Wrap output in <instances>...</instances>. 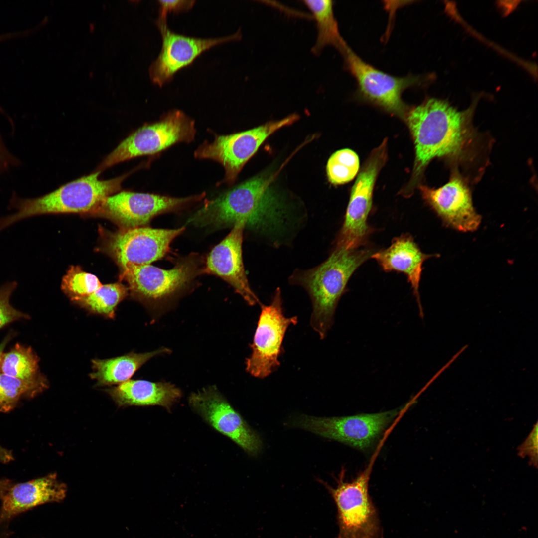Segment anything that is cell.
I'll return each mask as SVG.
<instances>
[{
	"mask_svg": "<svg viewBox=\"0 0 538 538\" xmlns=\"http://www.w3.org/2000/svg\"><path fill=\"white\" fill-rule=\"evenodd\" d=\"M473 109L459 111L446 100L430 98L408 112L415 149L414 181L434 158L456 167L475 161L482 136L472 124Z\"/></svg>",
	"mask_w": 538,
	"mask_h": 538,
	"instance_id": "obj_1",
	"label": "cell"
},
{
	"mask_svg": "<svg viewBox=\"0 0 538 538\" xmlns=\"http://www.w3.org/2000/svg\"><path fill=\"white\" fill-rule=\"evenodd\" d=\"M274 177L259 175L232 188L207 201L187 223L220 228L243 220L255 229L275 228L282 221L284 207L271 187Z\"/></svg>",
	"mask_w": 538,
	"mask_h": 538,
	"instance_id": "obj_2",
	"label": "cell"
},
{
	"mask_svg": "<svg viewBox=\"0 0 538 538\" xmlns=\"http://www.w3.org/2000/svg\"><path fill=\"white\" fill-rule=\"evenodd\" d=\"M374 253L371 248L351 249L336 245L323 263L293 274L291 280L303 286L310 297V323L320 339L326 337L333 324L338 302L350 278Z\"/></svg>",
	"mask_w": 538,
	"mask_h": 538,
	"instance_id": "obj_3",
	"label": "cell"
},
{
	"mask_svg": "<svg viewBox=\"0 0 538 538\" xmlns=\"http://www.w3.org/2000/svg\"><path fill=\"white\" fill-rule=\"evenodd\" d=\"M100 173L94 171L36 198H22L13 194L9 205L15 212L0 218V232L14 223L35 216L93 212L107 197L121 189L122 182L130 174L101 180L99 178Z\"/></svg>",
	"mask_w": 538,
	"mask_h": 538,
	"instance_id": "obj_4",
	"label": "cell"
},
{
	"mask_svg": "<svg viewBox=\"0 0 538 538\" xmlns=\"http://www.w3.org/2000/svg\"><path fill=\"white\" fill-rule=\"evenodd\" d=\"M195 121L179 110H173L156 122L143 125L122 141L95 171L103 170L135 157L159 153L177 143L192 141L196 134Z\"/></svg>",
	"mask_w": 538,
	"mask_h": 538,
	"instance_id": "obj_5",
	"label": "cell"
},
{
	"mask_svg": "<svg viewBox=\"0 0 538 538\" xmlns=\"http://www.w3.org/2000/svg\"><path fill=\"white\" fill-rule=\"evenodd\" d=\"M344 471L333 488L318 479L328 490L336 504L339 531L336 538H383L379 516L368 491L369 470L351 481H344Z\"/></svg>",
	"mask_w": 538,
	"mask_h": 538,
	"instance_id": "obj_6",
	"label": "cell"
},
{
	"mask_svg": "<svg viewBox=\"0 0 538 538\" xmlns=\"http://www.w3.org/2000/svg\"><path fill=\"white\" fill-rule=\"evenodd\" d=\"M296 114L283 119L269 121L245 131L229 135H216L211 143L204 142L194 152L198 159H211L224 168V179L220 182L233 183L246 163L257 152L265 140L276 131L297 121Z\"/></svg>",
	"mask_w": 538,
	"mask_h": 538,
	"instance_id": "obj_7",
	"label": "cell"
},
{
	"mask_svg": "<svg viewBox=\"0 0 538 538\" xmlns=\"http://www.w3.org/2000/svg\"><path fill=\"white\" fill-rule=\"evenodd\" d=\"M298 322L297 316L287 317L284 314L280 288L274 293L269 305H261L256 329L250 345L251 353L246 359V370L251 376L264 379L280 366L283 353V341L291 325Z\"/></svg>",
	"mask_w": 538,
	"mask_h": 538,
	"instance_id": "obj_8",
	"label": "cell"
},
{
	"mask_svg": "<svg viewBox=\"0 0 538 538\" xmlns=\"http://www.w3.org/2000/svg\"><path fill=\"white\" fill-rule=\"evenodd\" d=\"M399 412L397 409L332 417L300 415L294 419L292 423L295 427L321 437L366 450L372 446Z\"/></svg>",
	"mask_w": 538,
	"mask_h": 538,
	"instance_id": "obj_9",
	"label": "cell"
},
{
	"mask_svg": "<svg viewBox=\"0 0 538 538\" xmlns=\"http://www.w3.org/2000/svg\"><path fill=\"white\" fill-rule=\"evenodd\" d=\"M188 403L193 410L215 430L227 436L252 456L261 451L262 441L215 386L191 394Z\"/></svg>",
	"mask_w": 538,
	"mask_h": 538,
	"instance_id": "obj_10",
	"label": "cell"
},
{
	"mask_svg": "<svg viewBox=\"0 0 538 538\" xmlns=\"http://www.w3.org/2000/svg\"><path fill=\"white\" fill-rule=\"evenodd\" d=\"M386 145L385 140L372 152L356 179L337 239V245L351 249L361 247L370 233L367 219L372 207L375 182L387 159Z\"/></svg>",
	"mask_w": 538,
	"mask_h": 538,
	"instance_id": "obj_11",
	"label": "cell"
},
{
	"mask_svg": "<svg viewBox=\"0 0 538 538\" xmlns=\"http://www.w3.org/2000/svg\"><path fill=\"white\" fill-rule=\"evenodd\" d=\"M197 269L196 263L188 259L170 269L150 264L129 265L122 269V276L134 298L155 308L186 287Z\"/></svg>",
	"mask_w": 538,
	"mask_h": 538,
	"instance_id": "obj_12",
	"label": "cell"
},
{
	"mask_svg": "<svg viewBox=\"0 0 538 538\" xmlns=\"http://www.w3.org/2000/svg\"><path fill=\"white\" fill-rule=\"evenodd\" d=\"M205 195V193H202L176 198L123 191L107 197L93 213L111 219L122 229L133 228L146 224L159 214L200 201Z\"/></svg>",
	"mask_w": 538,
	"mask_h": 538,
	"instance_id": "obj_13",
	"label": "cell"
},
{
	"mask_svg": "<svg viewBox=\"0 0 538 538\" xmlns=\"http://www.w3.org/2000/svg\"><path fill=\"white\" fill-rule=\"evenodd\" d=\"M341 52L347 69L357 82V92L361 97L391 112L403 113L405 108L402 94L421 83L420 76L398 77L388 74L366 63L348 46Z\"/></svg>",
	"mask_w": 538,
	"mask_h": 538,
	"instance_id": "obj_14",
	"label": "cell"
},
{
	"mask_svg": "<svg viewBox=\"0 0 538 538\" xmlns=\"http://www.w3.org/2000/svg\"><path fill=\"white\" fill-rule=\"evenodd\" d=\"M162 38V45L158 57L149 68L152 82L162 86L172 80L174 74L191 64L203 51L211 47L241 37L239 30L225 37L201 38L186 36L171 31L168 27L167 18L159 17L155 21Z\"/></svg>",
	"mask_w": 538,
	"mask_h": 538,
	"instance_id": "obj_15",
	"label": "cell"
},
{
	"mask_svg": "<svg viewBox=\"0 0 538 538\" xmlns=\"http://www.w3.org/2000/svg\"><path fill=\"white\" fill-rule=\"evenodd\" d=\"M184 229H122L109 236L108 250L121 269L129 265L150 264L164 256Z\"/></svg>",
	"mask_w": 538,
	"mask_h": 538,
	"instance_id": "obj_16",
	"label": "cell"
},
{
	"mask_svg": "<svg viewBox=\"0 0 538 538\" xmlns=\"http://www.w3.org/2000/svg\"><path fill=\"white\" fill-rule=\"evenodd\" d=\"M452 171L449 181L440 187L420 186L422 197L446 227L462 232H474L480 226L482 217L473 205L466 179L457 168Z\"/></svg>",
	"mask_w": 538,
	"mask_h": 538,
	"instance_id": "obj_17",
	"label": "cell"
},
{
	"mask_svg": "<svg viewBox=\"0 0 538 538\" xmlns=\"http://www.w3.org/2000/svg\"><path fill=\"white\" fill-rule=\"evenodd\" d=\"M245 226L243 220L235 223L230 233L209 253L205 270L228 283L249 305H262L250 288L244 269L242 245Z\"/></svg>",
	"mask_w": 538,
	"mask_h": 538,
	"instance_id": "obj_18",
	"label": "cell"
},
{
	"mask_svg": "<svg viewBox=\"0 0 538 538\" xmlns=\"http://www.w3.org/2000/svg\"><path fill=\"white\" fill-rule=\"evenodd\" d=\"M66 491V486L58 480L55 473L13 483L1 499L0 525L38 506L62 501Z\"/></svg>",
	"mask_w": 538,
	"mask_h": 538,
	"instance_id": "obj_19",
	"label": "cell"
},
{
	"mask_svg": "<svg viewBox=\"0 0 538 538\" xmlns=\"http://www.w3.org/2000/svg\"><path fill=\"white\" fill-rule=\"evenodd\" d=\"M438 255L423 253L412 237L405 234L395 238L390 246L374 252L371 258L376 260L385 271H394L405 274L416 297L420 316L423 318L419 292L422 265L428 259Z\"/></svg>",
	"mask_w": 538,
	"mask_h": 538,
	"instance_id": "obj_20",
	"label": "cell"
},
{
	"mask_svg": "<svg viewBox=\"0 0 538 538\" xmlns=\"http://www.w3.org/2000/svg\"><path fill=\"white\" fill-rule=\"evenodd\" d=\"M119 406H160L169 412L182 396L181 390L166 382L129 380L107 390Z\"/></svg>",
	"mask_w": 538,
	"mask_h": 538,
	"instance_id": "obj_21",
	"label": "cell"
},
{
	"mask_svg": "<svg viewBox=\"0 0 538 538\" xmlns=\"http://www.w3.org/2000/svg\"><path fill=\"white\" fill-rule=\"evenodd\" d=\"M171 350L161 347L142 353L131 352L121 356L92 360L93 372L90 374L98 386L120 384L130 380L134 373L151 358L167 354Z\"/></svg>",
	"mask_w": 538,
	"mask_h": 538,
	"instance_id": "obj_22",
	"label": "cell"
},
{
	"mask_svg": "<svg viewBox=\"0 0 538 538\" xmlns=\"http://www.w3.org/2000/svg\"><path fill=\"white\" fill-rule=\"evenodd\" d=\"M314 16L317 27L316 41L311 51L318 55L323 48L332 45L341 52L347 46L341 37L337 22L333 12V3L328 0H309L303 1Z\"/></svg>",
	"mask_w": 538,
	"mask_h": 538,
	"instance_id": "obj_23",
	"label": "cell"
},
{
	"mask_svg": "<svg viewBox=\"0 0 538 538\" xmlns=\"http://www.w3.org/2000/svg\"><path fill=\"white\" fill-rule=\"evenodd\" d=\"M39 362L38 355L30 346L16 343L6 352L0 347V372L5 375L26 380L44 378Z\"/></svg>",
	"mask_w": 538,
	"mask_h": 538,
	"instance_id": "obj_24",
	"label": "cell"
},
{
	"mask_svg": "<svg viewBox=\"0 0 538 538\" xmlns=\"http://www.w3.org/2000/svg\"><path fill=\"white\" fill-rule=\"evenodd\" d=\"M48 387L47 378L26 380L0 372V412H8L23 399H32Z\"/></svg>",
	"mask_w": 538,
	"mask_h": 538,
	"instance_id": "obj_25",
	"label": "cell"
},
{
	"mask_svg": "<svg viewBox=\"0 0 538 538\" xmlns=\"http://www.w3.org/2000/svg\"><path fill=\"white\" fill-rule=\"evenodd\" d=\"M128 290L120 283L102 285L93 293L75 302L91 312L113 318L117 306L128 295Z\"/></svg>",
	"mask_w": 538,
	"mask_h": 538,
	"instance_id": "obj_26",
	"label": "cell"
},
{
	"mask_svg": "<svg viewBox=\"0 0 538 538\" xmlns=\"http://www.w3.org/2000/svg\"><path fill=\"white\" fill-rule=\"evenodd\" d=\"M359 168L357 154L350 149L334 152L329 158L326 172L329 182L334 185L347 183L355 177Z\"/></svg>",
	"mask_w": 538,
	"mask_h": 538,
	"instance_id": "obj_27",
	"label": "cell"
},
{
	"mask_svg": "<svg viewBox=\"0 0 538 538\" xmlns=\"http://www.w3.org/2000/svg\"><path fill=\"white\" fill-rule=\"evenodd\" d=\"M102 286L96 275L74 266L70 268L61 283L62 291L74 302L88 296Z\"/></svg>",
	"mask_w": 538,
	"mask_h": 538,
	"instance_id": "obj_28",
	"label": "cell"
},
{
	"mask_svg": "<svg viewBox=\"0 0 538 538\" xmlns=\"http://www.w3.org/2000/svg\"><path fill=\"white\" fill-rule=\"evenodd\" d=\"M17 286V283L12 281L0 287V330L14 322L30 318L28 314L16 309L10 303L11 296Z\"/></svg>",
	"mask_w": 538,
	"mask_h": 538,
	"instance_id": "obj_29",
	"label": "cell"
},
{
	"mask_svg": "<svg viewBox=\"0 0 538 538\" xmlns=\"http://www.w3.org/2000/svg\"><path fill=\"white\" fill-rule=\"evenodd\" d=\"M538 422L534 425L530 433L525 441L518 447V455L524 458L528 457L530 465L538 467Z\"/></svg>",
	"mask_w": 538,
	"mask_h": 538,
	"instance_id": "obj_30",
	"label": "cell"
},
{
	"mask_svg": "<svg viewBox=\"0 0 538 538\" xmlns=\"http://www.w3.org/2000/svg\"><path fill=\"white\" fill-rule=\"evenodd\" d=\"M159 5V17L166 18L168 12L178 13L190 9L195 2V0H164L158 1Z\"/></svg>",
	"mask_w": 538,
	"mask_h": 538,
	"instance_id": "obj_31",
	"label": "cell"
},
{
	"mask_svg": "<svg viewBox=\"0 0 538 538\" xmlns=\"http://www.w3.org/2000/svg\"><path fill=\"white\" fill-rule=\"evenodd\" d=\"M20 163L18 159L9 151L0 135V174Z\"/></svg>",
	"mask_w": 538,
	"mask_h": 538,
	"instance_id": "obj_32",
	"label": "cell"
},
{
	"mask_svg": "<svg viewBox=\"0 0 538 538\" xmlns=\"http://www.w3.org/2000/svg\"><path fill=\"white\" fill-rule=\"evenodd\" d=\"M13 458L11 452L0 445V461L4 463H8Z\"/></svg>",
	"mask_w": 538,
	"mask_h": 538,
	"instance_id": "obj_33",
	"label": "cell"
},
{
	"mask_svg": "<svg viewBox=\"0 0 538 538\" xmlns=\"http://www.w3.org/2000/svg\"><path fill=\"white\" fill-rule=\"evenodd\" d=\"M13 484L7 479H0V499H1L8 489Z\"/></svg>",
	"mask_w": 538,
	"mask_h": 538,
	"instance_id": "obj_34",
	"label": "cell"
},
{
	"mask_svg": "<svg viewBox=\"0 0 538 538\" xmlns=\"http://www.w3.org/2000/svg\"><path fill=\"white\" fill-rule=\"evenodd\" d=\"M12 35V34H7L4 35H0V39H3L4 38H8L9 37H11Z\"/></svg>",
	"mask_w": 538,
	"mask_h": 538,
	"instance_id": "obj_35",
	"label": "cell"
}]
</instances>
